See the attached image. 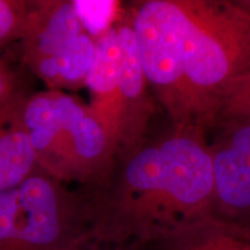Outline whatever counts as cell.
Returning a JSON list of instances; mask_svg holds the SVG:
<instances>
[{"instance_id":"cell-1","label":"cell","mask_w":250,"mask_h":250,"mask_svg":"<svg viewBox=\"0 0 250 250\" xmlns=\"http://www.w3.org/2000/svg\"><path fill=\"white\" fill-rule=\"evenodd\" d=\"M144 74L173 127L214 126L225 90L250 68L239 1L146 0L129 14Z\"/></svg>"},{"instance_id":"cell-2","label":"cell","mask_w":250,"mask_h":250,"mask_svg":"<svg viewBox=\"0 0 250 250\" xmlns=\"http://www.w3.org/2000/svg\"><path fill=\"white\" fill-rule=\"evenodd\" d=\"M214 174L205 130L173 127L116 162L86 202L90 239L114 247L156 243L213 214Z\"/></svg>"},{"instance_id":"cell-3","label":"cell","mask_w":250,"mask_h":250,"mask_svg":"<svg viewBox=\"0 0 250 250\" xmlns=\"http://www.w3.org/2000/svg\"><path fill=\"white\" fill-rule=\"evenodd\" d=\"M22 120L39 169L64 184L100 187L110 176L116 154L88 104L62 90H43L24 99Z\"/></svg>"},{"instance_id":"cell-4","label":"cell","mask_w":250,"mask_h":250,"mask_svg":"<svg viewBox=\"0 0 250 250\" xmlns=\"http://www.w3.org/2000/svg\"><path fill=\"white\" fill-rule=\"evenodd\" d=\"M88 240L86 202L44 171L0 192V250H79Z\"/></svg>"},{"instance_id":"cell-5","label":"cell","mask_w":250,"mask_h":250,"mask_svg":"<svg viewBox=\"0 0 250 250\" xmlns=\"http://www.w3.org/2000/svg\"><path fill=\"white\" fill-rule=\"evenodd\" d=\"M210 145L214 174L213 214L250 225V124L227 123Z\"/></svg>"},{"instance_id":"cell-6","label":"cell","mask_w":250,"mask_h":250,"mask_svg":"<svg viewBox=\"0 0 250 250\" xmlns=\"http://www.w3.org/2000/svg\"><path fill=\"white\" fill-rule=\"evenodd\" d=\"M83 87L89 93L88 107L107 133L118 161L124 152L125 118L116 23L95 40V54Z\"/></svg>"},{"instance_id":"cell-7","label":"cell","mask_w":250,"mask_h":250,"mask_svg":"<svg viewBox=\"0 0 250 250\" xmlns=\"http://www.w3.org/2000/svg\"><path fill=\"white\" fill-rule=\"evenodd\" d=\"M121 48V86L125 118V155L146 140V131L154 109L144 74L129 15L116 23Z\"/></svg>"},{"instance_id":"cell-8","label":"cell","mask_w":250,"mask_h":250,"mask_svg":"<svg viewBox=\"0 0 250 250\" xmlns=\"http://www.w3.org/2000/svg\"><path fill=\"white\" fill-rule=\"evenodd\" d=\"M86 33L73 1L39 0V7L27 35L21 41V56L27 66L58 54Z\"/></svg>"},{"instance_id":"cell-9","label":"cell","mask_w":250,"mask_h":250,"mask_svg":"<svg viewBox=\"0 0 250 250\" xmlns=\"http://www.w3.org/2000/svg\"><path fill=\"white\" fill-rule=\"evenodd\" d=\"M26 98L0 109V192L18 186L39 169L22 120Z\"/></svg>"},{"instance_id":"cell-10","label":"cell","mask_w":250,"mask_h":250,"mask_svg":"<svg viewBox=\"0 0 250 250\" xmlns=\"http://www.w3.org/2000/svg\"><path fill=\"white\" fill-rule=\"evenodd\" d=\"M161 250H250V225L208 214L158 243Z\"/></svg>"},{"instance_id":"cell-11","label":"cell","mask_w":250,"mask_h":250,"mask_svg":"<svg viewBox=\"0 0 250 250\" xmlns=\"http://www.w3.org/2000/svg\"><path fill=\"white\" fill-rule=\"evenodd\" d=\"M95 54V40L83 33L58 54L28 66L49 89H77L85 86Z\"/></svg>"},{"instance_id":"cell-12","label":"cell","mask_w":250,"mask_h":250,"mask_svg":"<svg viewBox=\"0 0 250 250\" xmlns=\"http://www.w3.org/2000/svg\"><path fill=\"white\" fill-rule=\"evenodd\" d=\"M39 7V0H0V46L22 41Z\"/></svg>"},{"instance_id":"cell-13","label":"cell","mask_w":250,"mask_h":250,"mask_svg":"<svg viewBox=\"0 0 250 250\" xmlns=\"http://www.w3.org/2000/svg\"><path fill=\"white\" fill-rule=\"evenodd\" d=\"M250 124V68L227 87L221 98L214 125Z\"/></svg>"},{"instance_id":"cell-14","label":"cell","mask_w":250,"mask_h":250,"mask_svg":"<svg viewBox=\"0 0 250 250\" xmlns=\"http://www.w3.org/2000/svg\"><path fill=\"white\" fill-rule=\"evenodd\" d=\"M23 96L24 94L19 87L15 74L0 61V109L7 107Z\"/></svg>"},{"instance_id":"cell-15","label":"cell","mask_w":250,"mask_h":250,"mask_svg":"<svg viewBox=\"0 0 250 250\" xmlns=\"http://www.w3.org/2000/svg\"><path fill=\"white\" fill-rule=\"evenodd\" d=\"M239 4L250 13V0H242V1H239Z\"/></svg>"},{"instance_id":"cell-16","label":"cell","mask_w":250,"mask_h":250,"mask_svg":"<svg viewBox=\"0 0 250 250\" xmlns=\"http://www.w3.org/2000/svg\"><path fill=\"white\" fill-rule=\"evenodd\" d=\"M92 250H123L122 249V247H109V248H95V249H92Z\"/></svg>"}]
</instances>
